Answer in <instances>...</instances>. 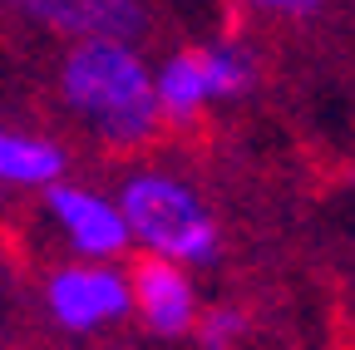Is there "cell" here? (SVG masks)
I'll return each mask as SVG.
<instances>
[{
	"label": "cell",
	"mask_w": 355,
	"mask_h": 350,
	"mask_svg": "<svg viewBox=\"0 0 355 350\" xmlns=\"http://www.w3.org/2000/svg\"><path fill=\"white\" fill-rule=\"evenodd\" d=\"M60 94L69 114L114 153H139L158 139L163 104L148 60L128 40H79L60 60Z\"/></svg>",
	"instance_id": "obj_1"
},
{
	"label": "cell",
	"mask_w": 355,
	"mask_h": 350,
	"mask_svg": "<svg viewBox=\"0 0 355 350\" xmlns=\"http://www.w3.org/2000/svg\"><path fill=\"white\" fill-rule=\"evenodd\" d=\"M242 331H247L242 311H232V306H212V311H202V316H198L193 340H198L202 350H232V345L242 340Z\"/></svg>",
	"instance_id": "obj_10"
},
{
	"label": "cell",
	"mask_w": 355,
	"mask_h": 350,
	"mask_svg": "<svg viewBox=\"0 0 355 350\" xmlns=\"http://www.w3.org/2000/svg\"><path fill=\"white\" fill-rule=\"evenodd\" d=\"M153 79H158L163 119L178 123V128L198 123L202 109L217 104V99H212V84H207V69H202V50H173V55L153 69Z\"/></svg>",
	"instance_id": "obj_8"
},
{
	"label": "cell",
	"mask_w": 355,
	"mask_h": 350,
	"mask_svg": "<svg viewBox=\"0 0 355 350\" xmlns=\"http://www.w3.org/2000/svg\"><path fill=\"white\" fill-rule=\"evenodd\" d=\"M321 6H326V0H272L277 15H316Z\"/></svg>",
	"instance_id": "obj_11"
},
{
	"label": "cell",
	"mask_w": 355,
	"mask_h": 350,
	"mask_svg": "<svg viewBox=\"0 0 355 350\" xmlns=\"http://www.w3.org/2000/svg\"><path fill=\"white\" fill-rule=\"evenodd\" d=\"M119 202L148 256H168L178 267H212L222 256V232L193 183L173 178L163 168H139L119 183Z\"/></svg>",
	"instance_id": "obj_2"
},
{
	"label": "cell",
	"mask_w": 355,
	"mask_h": 350,
	"mask_svg": "<svg viewBox=\"0 0 355 350\" xmlns=\"http://www.w3.org/2000/svg\"><path fill=\"white\" fill-rule=\"evenodd\" d=\"M133 277V316H139L153 335L178 340L198 326V286L193 267H178L168 256H148L128 272Z\"/></svg>",
	"instance_id": "obj_6"
},
{
	"label": "cell",
	"mask_w": 355,
	"mask_h": 350,
	"mask_svg": "<svg viewBox=\"0 0 355 350\" xmlns=\"http://www.w3.org/2000/svg\"><path fill=\"white\" fill-rule=\"evenodd\" d=\"M202 50V69H207V84H212V99H242L252 84H257V60L242 40H212V45H198Z\"/></svg>",
	"instance_id": "obj_9"
},
{
	"label": "cell",
	"mask_w": 355,
	"mask_h": 350,
	"mask_svg": "<svg viewBox=\"0 0 355 350\" xmlns=\"http://www.w3.org/2000/svg\"><path fill=\"white\" fill-rule=\"evenodd\" d=\"M44 306L50 316L74 331V335H94L133 311V277L119 261H64L44 281Z\"/></svg>",
	"instance_id": "obj_3"
},
{
	"label": "cell",
	"mask_w": 355,
	"mask_h": 350,
	"mask_svg": "<svg viewBox=\"0 0 355 350\" xmlns=\"http://www.w3.org/2000/svg\"><path fill=\"white\" fill-rule=\"evenodd\" d=\"M247 6H261V10H272V0H247Z\"/></svg>",
	"instance_id": "obj_12"
},
{
	"label": "cell",
	"mask_w": 355,
	"mask_h": 350,
	"mask_svg": "<svg viewBox=\"0 0 355 350\" xmlns=\"http://www.w3.org/2000/svg\"><path fill=\"white\" fill-rule=\"evenodd\" d=\"M6 6L69 45H79V40H128L133 45L148 30L139 0H6Z\"/></svg>",
	"instance_id": "obj_5"
},
{
	"label": "cell",
	"mask_w": 355,
	"mask_h": 350,
	"mask_svg": "<svg viewBox=\"0 0 355 350\" xmlns=\"http://www.w3.org/2000/svg\"><path fill=\"white\" fill-rule=\"evenodd\" d=\"M44 212L60 227V237L69 242V252L84 261H114L133 247V227L123 217V202L104 198L99 188L55 183V188H44Z\"/></svg>",
	"instance_id": "obj_4"
},
{
	"label": "cell",
	"mask_w": 355,
	"mask_h": 350,
	"mask_svg": "<svg viewBox=\"0 0 355 350\" xmlns=\"http://www.w3.org/2000/svg\"><path fill=\"white\" fill-rule=\"evenodd\" d=\"M69 153L55 139L40 134H15V128H0V183L6 188H55L64 183Z\"/></svg>",
	"instance_id": "obj_7"
}]
</instances>
